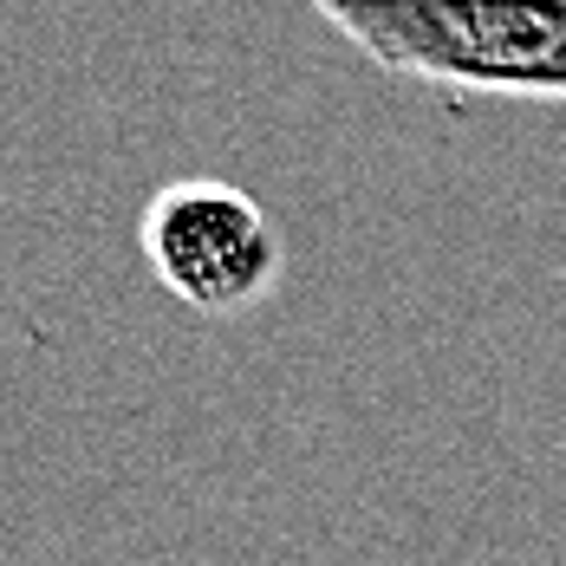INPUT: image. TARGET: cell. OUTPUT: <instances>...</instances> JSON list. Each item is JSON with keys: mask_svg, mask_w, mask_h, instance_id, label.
Wrapping results in <instances>:
<instances>
[{"mask_svg": "<svg viewBox=\"0 0 566 566\" xmlns=\"http://www.w3.org/2000/svg\"><path fill=\"white\" fill-rule=\"evenodd\" d=\"M319 20L443 98H566V0H319Z\"/></svg>", "mask_w": 566, "mask_h": 566, "instance_id": "1", "label": "cell"}, {"mask_svg": "<svg viewBox=\"0 0 566 566\" xmlns=\"http://www.w3.org/2000/svg\"><path fill=\"white\" fill-rule=\"evenodd\" d=\"M144 261L176 306L202 319H241L281 286V228L222 176H182L144 202Z\"/></svg>", "mask_w": 566, "mask_h": 566, "instance_id": "2", "label": "cell"}]
</instances>
